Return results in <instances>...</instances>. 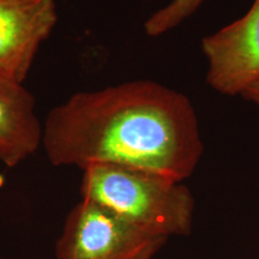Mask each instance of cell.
<instances>
[{"label": "cell", "mask_w": 259, "mask_h": 259, "mask_svg": "<svg viewBox=\"0 0 259 259\" xmlns=\"http://www.w3.org/2000/svg\"><path fill=\"white\" fill-rule=\"evenodd\" d=\"M42 147L53 166L118 164L184 181L204 144L185 94L154 80H131L73 94L50 112Z\"/></svg>", "instance_id": "cell-1"}, {"label": "cell", "mask_w": 259, "mask_h": 259, "mask_svg": "<svg viewBox=\"0 0 259 259\" xmlns=\"http://www.w3.org/2000/svg\"><path fill=\"white\" fill-rule=\"evenodd\" d=\"M42 138L34 96L23 83L0 76V163L18 166L40 148Z\"/></svg>", "instance_id": "cell-6"}, {"label": "cell", "mask_w": 259, "mask_h": 259, "mask_svg": "<svg viewBox=\"0 0 259 259\" xmlns=\"http://www.w3.org/2000/svg\"><path fill=\"white\" fill-rule=\"evenodd\" d=\"M166 242L80 199L65 219L56 259H153Z\"/></svg>", "instance_id": "cell-3"}, {"label": "cell", "mask_w": 259, "mask_h": 259, "mask_svg": "<svg viewBox=\"0 0 259 259\" xmlns=\"http://www.w3.org/2000/svg\"><path fill=\"white\" fill-rule=\"evenodd\" d=\"M200 48L208 60L206 83L216 93L241 95L258 82L259 0L241 18L203 37Z\"/></svg>", "instance_id": "cell-4"}, {"label": "cell", "mask_w": 259, "mask_h": 259, "mask_svg": "<svg viewBox=\"0 0 259 259\" xmlns=\"http://www.w3.org/2000/svg\"><path fill=\"white\" fill-rule=\"evenodd\" d=\"M241 96L244 97L246 101L252 102L259 108V80L248 87V88L241 94Z\"/></svg>", "instance_id": "cell-8"}, {"label": "cell", "mask_w": 259, "mask_h": 259, "mask_svg": "<svg viewBox=\"0 0 259 259\" xmlns=\"http://www.w3.org/2000/svg\"><path fill=\"white\" fill-rule=\"evenodd\" d=\"M0 259H3V258H0Z\"/></svg>", "instance_id": "cell-9"}, {"label": "cell", "mask_w": 259, "mask_h": 259, "mask_svg": "<svg viewBox=\"0 0 259 259\" xmlns=\"http://www.w3.org/2000/svg\"><path fill=\"white\" fill-rule=\"evenodd\" d=\"M82 170V199L167 240L192 232L196 202L183 181L118 164L94 163Z\"/></svg>", "instance_id": "cell-2"}, {"label": "cell", "mask_w": 259, "mask_h": 259, "mask_svg": "<svg viewBox=\"0 0 259 259\" xmlns=\"http://www.w3.org/2000/svg\"><path fill=\"white\" fill-rule=\"evenodd\" d=\"M203 2L204 0H171L144 22L145 34L148 36L157 37L173 30L191 17Z\"/></svg>", "instance_id": "cell-7"}, {"label": "cell", "mask_w": 259, "mask_h": 259, "mask_svg": "<svg viewBox=\"0 0 259 259\" xmlns=\"http://www.w3.org/2000/svg\"><path fill=\"white\" fill-rule=\"evenodd\" d=\"M57 22L54 0H0V76L23 83Z\"/></svg>", "instance_id": "cell-5"}]
</instances>
